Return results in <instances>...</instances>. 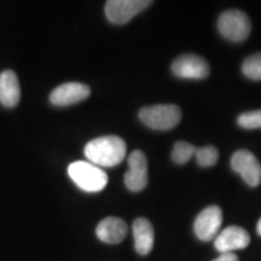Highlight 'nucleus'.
Returning a JSON list of instances; mask_svg holds the SVG:
<instances>
[{
	"label": "nucleus",
	"mask_w": 261,
	"mask_h": 261,
	"mask_svg": "<svg viewBox=\"0 0 261 261\" xmlns=\"http://www.w3.org/2000/svg\"><path fill=\"white\" fill-rule=\"evenodd\" d=\"M196 148L194 145H191L190 143L187 142H177L174 144L172 151V160L173 162L178 163V165H184L190 161V159L195 155Z\"/></svg>",
	"instance_id": "obj_15"
},
{
	"label": "nucleus",
	"mask_w": 261,
	"mask_h": 261,
	"mask_svg": "<svg viewBox=\"0 0 261 261\" xmlns=\"http://www.w3.org/2000/svg\"><path fill=\"white\" fill-rule=\"evenodd\" d=\"M223 224V212L218 205L204 208L196 218L194 230L201 241H212L219 233Z\"/></svg>",
	"instance_id": "obj_9"
},
{
	"label": "nucleus",
	"mask_w": 261,
	"mask_h": 261,
	"mask_svg": "<svg viewBox=\"0 0 261 261\" xmlns=\"http://www.w3.org/2000/svg\"><path fill=\"white\" fill-rule=\"evenodd\" d=\"M242 71L248 79L261 80V52L252 55L243 62Z\"/></svg>",
	"instance_id": "obj_16"
},
{
	"label": "nucleus",
	"mask_w": 261,
	"mask_h": 261,
	"mask_svg": "<svg viewBox=\"0 0 261 261\" xmlns=\"http://www.w3.org/2000/svg\"><path fill=\"white\" fill-rule=\"evenodd\" d=\"M21 99V87L15 71L0 73V103L6 108H14Z\"/></svg>",
	"instance_id": "obj_13"
},
{
	"label": "nucleus",
	"mask_w": 261,
	"mask_h": 261,
	"mask_svg": "<svg viewBox=\"0 0 261 261\" xmlns=\"http://www.w3.org/2000/svg\"><path fill=\"white\" fill-rule=\"evenodd\" d=\"M91 89L81 83H65L56 87L50 94L51 104L56 107H68L87 99Z\"/></svg>",
	"instance_id": "obj_10"
},
{
	"label": "nucleus",
	"mask_w": 261,
	"mask_h": 261,
	"mask_svg": "<svg viewBox=\"0 0 261 261\" xmlns=\"http://www.w3.org/2000/svg\"><path fill=\"white\" fill-rule=\"evenodd\" d=\"M218 29L227 40L242 42L249 37L252 23L244 12L240 10H228L221 14L218 19Z\"/></svg>",
	"instance_id": "obj_4"
},
{
	"label": "nucleus",
	"mask_w": 261,
	"mask_h": 261,
	"mask_svg": "<svg viewBox=\"0 0 261 261\" xmlns=\"http://www.w3.org/2000/svg\"><path fill=\"white\" fill-rule=\"evenodd\" d=\"M172 71L175 76L181 79H204L210 74L208 62L201 56L185 54L179 56L172 63Z\"/></svg>",
	"instance_id": "obj_7"
},
{
	"label": "nucleus",
	"mask_w": 261,
	"mask_h": 261,
	"mask_svg": "<svg viewBox=\"0 0 261 261\" xmlns=\"http://www.w3.org/2000/svg\"><path fill=\"white\" fill-rule=\"evenodd\" d=\"M214 261H238V257L236 256V254L233 253H225L221 254V255Z\"/></svg>",
	"instance_id": "obj_19"
},
{
	"label": "nucleus",
	"mask_w": 261,
	"mask_h": 261,
	"mask_svg": "<svg viewBox=\"0 0 261 261\" xmlns=\"http://www.w3.org/2000/svg\"><path fill=\"white\" fill-rule=\"evenodd\" d=\"M127 231H128V227L121 218L108 217L98 224L96 234L104 243L117 244L125 240Z\"/></svg>",
	"instance_id": "obj_12"
},
{
	"label": "nucleus",
	"mask_w": 261,
	"mask_h": 261,
	"mask_svg": "<svg viewBox=\"0 0 261 261\" xmlns=\"http://www.w3.org/2000/svg\"><path fill=\"white\" fill-rule=\"evenodd\" d=\"M135 248L140 255H148L154 247V227L145 218H138L135 220L132 226Z\"/></svg>",
	"instance_id": "obj_14"
},
{
	"label": "nucleus",
	"mask_w": 261,
	"mask_h": 261,
	"mask_svg": "<svg viewBox=\"0 0 261 261\" xmlns=\"http://www.w3.org/2000/svg\"><path fill=\"white\" fill-rule=\"evenodd\" d=\"M250 243L249 233L240 226H228L215 237L214 247L221 254L244 249Z\"/></svg>",
	"instance_id": "obj_11"
},
{
	"label": "nucleus",
	"mask_w": 261,
	"mask_h": 261,
	"mask_svg": "<svg viewBox=\"0 0 261 261\" xmlns=\"http://www.w3.org/2000/svg\"><path fill=\"white\" fill-rule=\"evenodd\" d=\"M256 231H257V234L261 236V218H260L259 223H257V225H256Z\"/></svg>",
	"instance_id": "obj_20"
},
{
	"label": "nucleus",
	"mask_w": 261,
	"mask_h": 261,
	"mask_svg": "<svg viewBox=\"0 0 261 261\" xmlns=\"http://www.w3.org/2000/svg\"><path fill=\"white\" fill-rule=\"evenodd\" d=\"M139 119L149 128L168 130L180 122L181 112L179 107L173 104H158L140 109Z\"/></svg>",
	"instance_id": "obj_3"
},
{
	"label": "nucleus",
	"mask_w": 261,
	"mask_h": 261,
	"mask_svg": "<svg viewBox=\"0 0 261 261\" xmlns=\"http://www.w3.org/2000/svg\"><path fill=\"white\" fill-rule=\"evenodd\" d=\"M196 160L201 167H212L218 162L219 159V152L218 149L212 145L203 146V148L196 149Z\"/></svg>",
	"instance_id": "obj_17"
},
{
	"label": "nucleus",
	"mask_w": 261,
	"mask_h": 261,
	"mask_svg": "<svg viewBox=\"0 0 261 261\" xmlns=\"http://www.w3.org/2000/svg\"><path fill=\"white\" fill-rule=\"evenodd\" d=\"M237 123L244 129L261 128V109L241 114L237 119Z\"/></svg>",
	"instance_id": "obj_18"
},
{
	"label": "nucleus",
	"mask_w": 261,
	"mask_h": 261,
	"mask_svg": "<svg viewBox=\"0 0 261 261\" xmlns=\"http://www.w3.org/2000/svg\"><path fill=\"white\" fill-rule=\"evenodd\" d=\"M148 181V160L144 152L135 150L128 158V171L125 174L126 188L138 192L144 190Z\"/></svg>",
	"instance_id": "obj_8"
},
{
	"label": "nucleus",
	"mask_w": 261,
	"mask_h": 261,
	"mask_svg": "<svg viewBox=\"0 0 261 261\" xmlns=\"http://www.w3.org/2000/svg\"><path fill=\"white\" fill-rule=\"evenodd\" d=\"M231 167L250 188H256L261 182V165L249 150L242 149L234 152L231 158Z\"/></svg>",
	"instance_id": "obj_6"
},
{
	"label": "nucleus",
	"mask_w": 261,
	"mask_h": 261,
	"mask_svg": "<svg viewBox=\"0 0 261 261\" xmlns=\"http://www.w3.org/2000/svg\"><path fill=\"white\" fill-rule=\"evenodd\" d=\"M125 140L116 136L99 137L85 146V156L97 167H115L126 158Z\"/></svg>",
	"instance_id": "obj_1"
},
{
	"label": "nucleus",
	"mask_w": 261,
	"mask_h": 261,
	"mask_svg": "<svg viewBox=\"0 0 261 261\" xmlns=\"http://www.w3.org/2000/svg\"><path fill=\"white\" fill-rule=\"evenodd\" d=\"M151 4L150 0H109L106 3V16L114 24H125Z\"/></svg>",
	"instance_id": "obj_5"
},
{
	"label": "nucleus",
	"mask_w": 261,
	"mask_h": 261,
	"mask_svg": "<svg viewBox=\"0 0 261 261\" xmlns=\"http://www.w3.org/2000/svg\"><path fill=\"white\" fill-rule=\"evenodd\" d=\"M68 174L77 188L86 192L102 191L108 184L107 173L91 162L76 161L70 163Z\"/></svg>",
	"instance_id": "obj_2"
}]
</instances>
